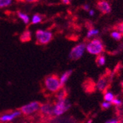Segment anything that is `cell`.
<instances>
[{
    "label": "cell",
    "mask_w": 123,
    "mask_h": 123,
    "mask_svg": "<svg viewBox=\"0 0 123 123\" xmlns=\"http://www.w3.org/2000/svg\"><path fill=\"white\" fill-rule=\"evenodd\" d=\"M44 86L46 89L52 93H56L60 88H61V86L60 83V78L57 74H49L44 79Z\"/></svg>",
    "instance_id": "obj_1"
},
{
    "label": "cell",
    "mask_w": 123,
    "mask_h": 123,
    "mask_svg": "<svg viewBox=\"0 0 123 123\" xmlns=\"http://www.w3.org/2000/svg\"><path fill=\"white\" fill-rule=\"evenodd\" d=\"M86 49L89 54L97 55L103 52L104 46L101 40L99 38H94L86 45Z\"/></svg>",
    "instance_id": "obj_2"
},
{
    "label": "cell",
    "mask_w": 123,
    "mask_h": 123,
    "mask_svg": "<svg viewBox=\"0 0 123 123\" xmlns=\"http://www.w3.org/2000/svg\"><path fill=\"white\" fill-rule=\"evenodd\" d=\"M71 107V103L66 99L57 100L53 105V112L55 117H58L63 114Z\"/></svg>",
    "instance_id": "obj_3"
},
{
    "label": "cell",
    "mask_w": 123,
    "mask_h": 123,
    "mask_svg": "<svg viewBox=\"0 0 123 123\" xmlns=\"http://www.w3.org/2000/svg\"><path fill=\"white\" fill-rule=\"evenodd\" d=\"M36 43L38 44L45 45V44L49 43L52 40L53 35L49 31L38 30L36 32Z\"/></svg>",
    "instance_id": "obj_4"
},
{
    "label": "cell",
    "mask_w": 123,
    "mask_h": 123,
    "mask_svg": "<svg viewBox=\"0 0 123 123\" xmlns=\"http://www.w3.org/2000/svg\"><path fill=\"white\" fill-rule=\"evenodd\" d=\"M40 115L42 119H52L55 118L54 112H53V105L51 103H44L41 104L39 108Z\"/></svg>",
    "instance_id": "obj_5"
},
{
    "label": "cell",
    "mask_w": 123,
    "mask_h": 123,
    "mask_svg": "<svg viewBox=\"0 0 123 123\" xmlns=\"http://www.w3.org/2000/svg\"><path fill=\"white\" fill-rule=\"evenodd\" d=\"M41 106V103L39 102H32L27 105H25L20 108V111L21 114H24L25 116H30L32 114H34L39 111Z\"/></svg>",
    "instance_id": "obj_6"
},
{
    "label": "cell",
    "mask_w": 123,
    "mask_h": 123,
    "mask_svg": "<svg viewBox=\"0 0 123 123\" xmlns=\"http://www.w3.org/2000/svg\"><path fill=\"white\" fill-rule=\"evenodd\" d=\"M86 50V44L84 43H80L74 47L69 52V58L71 61L79 60L84 53Z\"/></svg>",
    "instance_id": "obj_7"
},
{
    "label": "cell",
    "mask_w": 123,
    "mask_h": 123,
    "mask_svg": "<svg viewBox=\"0 0 123 123\" xmlns=\"http://www.w3.org/2000/svg\"><path fill=\"white\" fill-rule=\"evenodd\" d=\"M21 115V112L20 110L12 111L11 113L4 114L0 116V122H8L14 120L15 119L18 118Z\"/></svg>",
    "instance_id": "obj_8"
},
{
    "label": "cell",
    "mask_w": 123,
    "mask_h": 123,
    "mask_svg": "<svg viewBox=\"0 0 123 123\" xmlns=\"http://www.w3.org/2000/svg\"><path fill=\"white\" fill-rule=\"evenodd\" d=\"M97 8L100 12H102L104 14H108L111 12V5L106 1H99L97 3Z\"/></svg>",
    "instance_id": "obj_9"
},
{
    "label": "cell",
    "mask_w": 123,
    "mask_h": 123,
    "mask_svg": "<svg viewBox=\"0 0 123 123\" xmlns=\"http://www.w3.org/2000/svg\"><path fill=\"white\" fill-rule=\"evenodd\" d=\"M97 88L100 92H103L108 87V78L105 77H101L97 83Z\"/></svg>",
    "instance_id": "obj_10"
},
{
    "label": "cell",
    "mask_w": 123,
    "mask_h": 123,
    "mask_svg": "<svg viewBox=\"0 0 123 123\" xmlns=\"http://www.w3.org/2000/svg\"><path fill=\"white\" fill-rule=\"evenodd\" d=\"M73 72V70L70 69V70H67L60 77V83H61V87H64L66 83L69 80V78L70 77V76L72 75Z\"/></svg>",
    "instance_id": "obj_11"
},
{
    "label": "cell",
    "mask_w": 123,
    "mask_h": 123,
    "mask_svg": "<svg viewBox=\"0 0 123 123\" xmlns=\"http://www.w3.org/2000/svg\"><path fill=\"white\" fill-rule=\"evenodd\" d=\"M57 94H56V98H57V100H60V99H66V96H67V90L62 87L61 88H60L59 90L56 92Z\"/></svg>",
    "instance_id": "obj_12"
},
{
    "label": "cell",
    "mask_w": 123,
    "mask_h": 123,
    "mask_svg": "<svg viewBox=\"0 0 123 123\" xmlns=\"http://www.w3.org/2000/svg\"><path fill=\"white\" fill-rule=\"evenodd\" d=\"M31 40V32L30 30H25L20 36V41L21 42H29Z\"/></svg>",
    "instance_id": "obj_13"
},
{
    "label": "cell",
    "mask_w": 123,
    "mask_h": 123,
    "mask_svg": "<svg viewBox=\"0 0 123 123\" xmlns=\"http://www.w3.org/2000/svg\"><path fill=\"white\" fill-rule=\"evenodd\" d=\"M17 15L18 16V18L24 22L25 24L26 25H28L30 23V17L26 14V13H24L22 12H20V11H18V12L17 13Z\"/></svg>",
    "instance_id": "obj_14"
},
{
    "label": "cell",
    "mask_w": 123,
    "mask_h": 123,
    "mask_svg": "<svg viewBox=\"0 0 123 123\" xmlns=\"http://www.w3.org/2000/svg\"><path fill=\"white\" fill-rule=\"evenodd\" d=\"M99 30L97 29H95V28H92L90 30H88V32H87V35H86V37L88 38H90L93 36H96L99 34Z\"/></svg>",
    "instance_id": "obj_15"
},
{
    "label": "cell",
    "mask_w": 123,
    "mask_h": 123,
    "mask_svg": "<svg viewBox=\"0 0 123 123\" xmlns=\"http://www.w3.org/2000/svg\"><path fill=\"white\" fill-rule=\"evenodd\" d=\"M43 18L41 15L39 14H36L32 16V21H31V24L32 25H36V24H39L42 21Z\"/></svg>",
    "instance_id": "obj_16"
},
{
    "label": "cell",
    "mask_w": 123,
    "mask_h": 123,
    "mask_svg": "<svg viewBox=\"0 0 123 123\" xmlns=\"http://www.w3.org/2000/svg\"><path fill=\"white\" fill-rule=\"evenodd\" d=\"M114 98V95L112 92H106L104 94L105 101L111 103V101H112Z\"/></svg>",
    "instance_id": "obj_17"
},
{
    "label": "cell",
    "mask_w": 123,
    "mask_h": 123,
    "mask_svg": "<svg viewBox=\"0 0 123 123\" xmlns=\"http://www.w3.org/2000/svg\"><path fill=\"white\" fill-rule=\"evenodd\" d=\"M111 36L112 37L114 40L119 41L122 38V33L119 31H114L111 33Z\"/></svg>",
    "instance_id": "obj_18"
},
{
    "label": "cell",
    "mask_w": 123,
    "mask_h": 123,
    "mask_svg": "<svg viewBox=\"0 0 123 123\" xmlns=\"http://www.w3.org/2000/svg\"><path fill=\"white\" fill-rule=\"evenodd\" d=\"M12 4V0H0V8H4Z\"/></svg>",
    "instance_id": "obj_19"
},
{
    "label": "cell",
    "mask_w": 123,
    "mask_h": 123,
    "mask_svg": "<svg viewBox=\"0 0 123 123\" xmlns=\"http://www.w3.org/2000/svg\"><path fill=\"white\" fill-rule=\"evenodd\" d=\"M97 63L98 66H102L105 64V58L103 55H99V56L97 58Z\"/></svg>",
    "instance_id": "obj_20"
},
{
    "label": "cell",
    "mask_w": 123,
    "mask_h": 123,
    "mask_svg": "<svg viewBox=\"0 0 123 123\" xmlns=\"http://www.w3.org/2000/svg\"><path fill=\"white\" fill-rule=\"evenodd\" d=\"M111 104H114V105H115L116 106H120V105H122V100L119 99L114 98L112 101H111Z\"/></svg>",
    "instance_id": "obj_21"
},
{
    "label": "cell",
    "mask_w": 123,
    "mask_h": 123,
    "mask_svg": "<svg viewBox=\"0 0 123 123\" xmlns=\"http://www.w3.org/2000/svg\"><path fill=\"white\" fill-rule=\"evenodd\" d=\"M101 106H102V108H103V109H108V108L111 106V103L105 101V102L102 103Z\"/></svg>",
    "instance_id": "obj_22"
},
{
    "label": "cell",
    "mask_w": 123,
    "mask_h": 123,
    "mask_svg": "<svg viewBox=\"0 0 123 123\" xmlns=\"http://www.w3.org/2000/svg\"><path fill=\"white\" fill-rule=\"evenodd\" d=\"M118 30H119V31L121 33H122V34H123V22H122V23H121V24L119 25V26H118Z\"/></svg>",
    "instance_id": "obj_23"
},
{
    "label": "cell",
    "mask_w": 123,
    "mask_h": 123,
    "mask_svg": "<svg viewBox=\"0 0 123 123\" xmlns=\"http://www.w3.org/2000/svg\"><path fill=\"white\" fill-rule=\"evenodd\" d=\"M106 122L107 123H118L119 120H117V119H111V120H108Z\"/></svg>",
    "instance_id": "obj_24"
},
{
    "label": "cell",
    "mask_w": 123,
    "mask_h": 123,
    "mask_svg": "<svg viewBox=\"0 0 123 123\" xmlns=\"http://www.w3.org/2000/svg\"><path fill=\"white\" fill-rule=\"evenodd\" d=\"M83 9L84 10H86V11H88L89 10H90V6H89V5L86 4V5H84L83 6Z\"/></svg>",
    "instance_id": "obj_25"
},
{
    "label": "cell",
    "mask_w": 123,
    "mask_h": 123,
    "mask_svg": "<svg viewBox=\"0 0 123 123\" xmlns=\"http://www.w3.org/2000/svg\"><path fill=\"white\" fill-rule=\"evenodd\" d=\"M61 1L64 5H69L71 3V0H61Z\"/></svg>",
    "instance_id": "obj_26"
},
{
    "label": "cell",
    "mask_w": 123,
    "mask_h": 123,
    "mask_svg": "<svg viewBox=\"0 0 123 123\" xmlns=\"http://www.w3.org/2000/svg\"><path fill=\"white\" fill-rule=\"evenodd\" d=\"M27 2H29V3H35V2H38L41 0H25Z\"/></svg>",
    "instance_id": "obj_27"
},
{
    "label": "cell",
    "mask_w": 123,
    "mask_h": 123,
    "mask_svg": "<svg viewBox=\"0 0 123 123\" xmlns=\"http://www.w3.org/2000/svg\"><path fill=\"white\" fill-rule=\"evenodd\" d=\"M88 13H89V15H90L91 16H92L94 15V11L93 10H88Z\"/></svg>",
    "instance_id": "obj_28"
}]
</instances>
